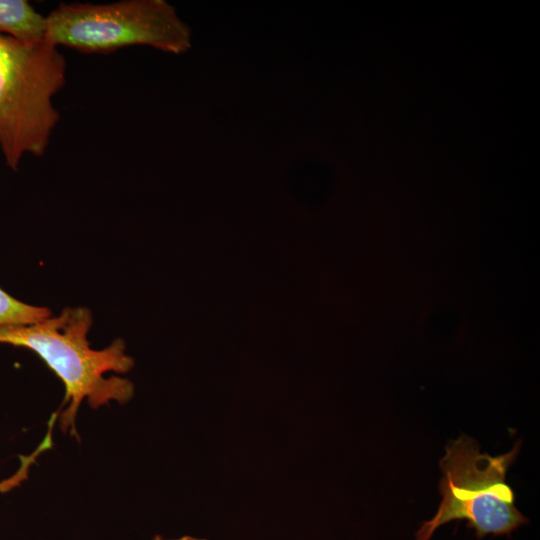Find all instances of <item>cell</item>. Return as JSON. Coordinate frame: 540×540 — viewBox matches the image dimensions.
<instances>
[{
    "instance_id": "6da1fadb",
    "label": "cell",
    "mask_w": 540,
    "mask_h": 540,
    "mask_svg": "<svg viewBox=\"0 0 540 540\" xmlns=\"http://www.w3.org/2000/svg\"><path fill=\"white\" fill-rule=\"evenodd\" d=\"M92 315L87 308H65L60 315L35 324L0 327V343L25 347L36 353L60 378L65 396L59 417L63 432L77 437L76 417L81 403L97 409L111 402L127 403L134 394L133 383L108 372L123 374L132 369L122 339L108 347H90L87 334Z\"/></svg>"
},
{
    "instance_id": "7a4b0ae2",
    "label": "cell",
    "mask_w": 540,
    "mask_h": 540,
    "mask_svg": "<svg viewBox=\"0 0 540 540\" xmlns=\"http://www.w3.org/2000/svg\"><path fill=\"white\" fill-rule=\"evenodd\" d=\"M59 47L0 34V151L16 170L26 155L45 154L59 120L54 96L66 83Z\"/></svg>"
},
{
    "instance_id": "3957f363",
    "label": "cell",
    "mask_w": 540,
    "mask_h": 540,
    "mask_svg": "<svg viewBox=\"0 0 540 540\" xmlns=\"http://www.w3.org/2000/svg\"><path fill=\"white\" fill-rule=\"evenodd\" d=\"M521 442L507 453H482L478 443L462 434L445 448L439 462L441 478L439 508L415 534L429 540L434 531L452 520H467L478 538L487 534L510 535L528 519L516 508L506 473L520 452Z\"/></svg>"
},
{
    "instance_id": "277c9868",
    "label": "cell",
    "mask_w": 540,
    "mask_h": 540,
    "mask_svg": "<svg viewBox=\"0 0 540 540\" xmlns=\"http://www.w3.org/2000/svg\"><path fill=\"white\" fill-rule=\"evenodd\" d=\"M45 41L81 53L108 54L149 46L182 54L191 48V30L165 0L60 4L46 15Z\"/></svg>"
},
{
    "instance_id": "5b68a950",
    "label": "cell",
    "mask_w": 540,
    "mask_h": 540,
    "mask_svg": "<svg viewBox=\"0 0 540 540\" xmlns=\"http://www.w3.org/2000/svg\"><path fill=\"white\" fill-rule=\"evenodd\" d=\"M0 34L25 43L43 41L46 16L27 0H0Z\"/></svg>"
},
{
    "instance_id": "8992f818",
    "label": "cell",
    "mask_w": 540,
    "mask_h": 540,
    "mask_svg": "<svg viewBox=\"0 0 540 540\" xmlns=\"http://www.w3.org/2000/svg\"><path fill=\"white\" fill-rule=\"evenodd\" d=\"M51 317V311L21 302L0 288V327L35 324Z\"/></svg>"
},
{
    "instance_id": "52a82bcc",
    "label": "cell",
    "mask_w": 540,
    "mask_h": 540,
    "mask_svg": "<svg viewBox=\"0 0 540 540\" xmlns=\"http://www.w3.org/2000/svg\"><path fill=\"white\" fill-rule=\"evenodd\" d=\"M169 540H206V539H203V538H197V537H192V536H182V537H180V538L169 539Z\"/></svg>"
},
{
    "instance_id": "ba28073f",
    "label": "cell",
    "mask_w": 540,
    "mask_h": 540,
    "mask_svg": "<svg viewBox=\"0 0 540 540\" xmlns=\"http://www.w3.org/2000/svg\"><path fill=\"white\" fill-rule=\"evenodd\" d=\"M152 540H169V539H166V538L162 537L161 535H156V536L153 537Z\"/></svg>"
}]
</instances>
